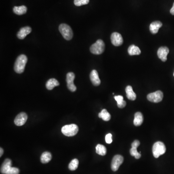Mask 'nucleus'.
Segmentation results:
<instances>
[{"instance_id":"nucleus-1","label":"nucleus","mask_w":174,"mask_h":174,"mask_svg":"<svg viewBox=\"0 0 174 174\" xmlns=\"http://www.w3.org/2000/svg\"><path fill=\"white\" fill-rule=\"evenodd\" d=\"M27 61L28 58L24 54L19 56L15 62V71L18 74H21L23 72Z\"/></svg>"},{"instance_id":"nucleus-2","label":"nucleus","mask_w":174,"mask_h":174,"mask_svg":"<svg viewBox=\"0 0 174 174\" xmlns=\"http://www.w3.org/2000/svg\"><path fill=\"white\" fill-rule=\"evenodd\" d=\"M105 44L103 40L99 39L90 47V51L93 54L100 55L103 53Z\"/></svg>"},{"instance_id":"nucleus-3","label":"nucleus","mask_w":174,"mask_h":174,"mask_svg":"<svg viewBox=\"0 0 174 174\" xmlns=\"http://www.w3.org/2000/svg\"><path fill=\"white\" fill-rule=\"evenodd\" d=\"M79 132V127L74 124L66 125L62 128V133L66 137H73Z\"/></svg>"},{"instance_id":"nucleus-4","label":"nucleus","mask_w":174,"mask_h":174,"mask_svg":"<svg viewBox=\"0 0 174 174\" xmlns=\"http://www.w3.org/2000/svg\"><path fill=\"white\" fill-rule=\"evenodd\" d=\"M166 147L163 142L158 141L154 143L152 147V153L154 157L158 158L160 156L165 153Z\"/></svg>"},{"instance_id":"nucleus-5","label":"nucleus","mask_w":174,"mask_h":174,"mask_svg":"<svg viewBox=\"0 0 174 174\" xmlns=\"http://www.w3.org/2000/svg\"><path fill=\"white\" fill-rule=\"evenodd\" d=\"M59 31L61 33L63 37L67 40H71L73 36L72 30L66 24L62 23L59 26Z\"/></svg>"},{"instance_id":"nucleus-6","label":"nucleus","mask_w":174,"mask_h":174,"mask_svg":"<svg viewBox=\"0 0 174 174\" xmlns=\"http://www.w3.org/2000/svg\"><path fill=\"white\" fill-rule=\"evenodd\" d=\"M163 94L162 91H158L155 92L150 93L147 96V100L153 103H159L163 99Z\"/></svg>"},{"instance_id":"nucleus-7","label":"nucleus","mask_w":174,"mask_h":174,"mask_svg":"<svg viewBox=\"0 0 174 174\" xmlns=\"http://www.w3.org/2000/svg\"><path fill=\"white\" fill-rule=\"evenodd\" d=\"M123 157L120 155H116L113 157L111 163V169L113 171H116L119 169L120 165L123 163Z\"/></svg>"},{"instance_id":"nucleus-8","label":"nucleus","mask_w":174,"mask_h":174,"mask_svg":"<svg viewBox=\"0 0 174 174\" xmlns=\"http://www.w3.org/2000/svg\"><path fill=\"white\" fill-rule=\"evenodd\" d=\"M75 78L74 73L72 72H69L66 75V82L67 88L70 91L74 92L77 90V87L74 85V80Z\"/></svg>"},{"instance_id":"nucleus-9","label":"nucleus","mask_w":174,"mask_h":174,"mask_svg":"<svg viewBox=\"0 0 174 174\" xmlns=\"http://www.w3.org/2000/svg\"><path fill=\"white\" fill-rule=\"evenodd\" d=\"M111 43L114 46L118 47L122 45L123 40L122 36L118 32H113L111 36Z\"/></svg>"},{"instance_id":"nucleus-10","label":"nucleus","mask_w":174,"mask_h":174,"mask_svg":"<svg viewBox=\"0 0 174 174\" xmlns=\"http://www.w3.org/2000/svg\"><path fill=\"white\" fill-rule=\"evenodd\" d=\"M28 119L27 115L24 112H21L17 116L15 119V124L18 126L23 125Z\"/></svg>"},{"instance_id":"nucleus-11","label":"nucleus","mask_w":174,"mask_h":174,"mask_svg":"<svg viewBox=\"0 0 174 174\" xmlns=\"http://www.w3.org/2000/svg\"><path fill=\"white\" fill-rule=\"evenodd\" d=\"M169 52V49L166 47H160L157 51V55L159 58L163 62H166L167 56Z\"/></svg>"},{"instance_id":"nucleus-12","label":"nucleus","mask_w":174,"mask_h":174,"mask_svg":"<svg viewBox=\"0 0 174 174\" xmlns=\"http://www.w3.org/2000/svg\"><path fill=\"white\" fill-rule=\"evenodd\" d=\"M90 79L93 85L98 86L100 84L101 80L99 79V75L97 71L95 70H93L90 74Z\"/></svg>"},{"instance_id":"nucleus-13","label":"nucleus","mask_w":174,"mask_h":174,"mask_svg":"<svg viewBox=\"0 0 174 174\" xmlns=\"http://www.w3.org/2000/svg\"><path fill=\"white\" fill-rule=\"evenodd\" d=\"M31 28H30L29 26L23 27L17 33V37L19 39H23L27 35L31 33Z\"/></svg>"},{"instance_id":"nucleus-14","label":"nucleus","mask_w":174,"mask_h":174,"mask_svg":"<svg viewBox=\"0 0 174 174\" xmlns=\"http://www.w3.org/2000/svg\"><path fill=\"white\" fill-rule=\"evenodd\" d=\"M11 168H12V161L9 159H6L2 165L1 168V172L2 174H6Z\"/></svg>"},{"instance_id":"nucleus-15","label":"nucleus","mask_w":174,"mask_h":174,"mask_svg":"<svg viewBox=\"0 0 174 174\" xmlns=\"http://www.w3.org/2000/svg\"><path fill=\"white\" fill-rule=\"evenodd\" d=\"M162 23L159 21H154L151 24L150 26V30L152 34H156L158 32L159 30L162 27Z\"/></svg>"},{"instance_id":"nucleus-16","label":"nucleus","mask_w":174,"mask_h":174,"mask_svg":"<svg viewBox=\"0 0 174 174\" xmlns=\"http://www.w3.org/2000/svg\"><path fill=\"white\" fill-rule=\"evenodd\" d=\"M125 91L128 99L132 100V101H134L136 99L137 95H136V94L134 93V91H133L132 86H127L125 89Z\"/></svg>"},{"instance_id":"nucleus-17","label":"nucleus","mask_w":174,"mask_h":174,"mask_svg":"<svg viewBox=\"0 0 174 174\" xmlns=\"http://www.w3.org/2000/svg\"><path fill=\"white\" fill-rule=\"evenodd\" d=\"M143 122V116L141 112H138L134 115V124L136 126L141 125Z\"/></svg>"},{"instance_id":"nucleus-18","label":"nucleus","mask_w":174,"mask_h":174,"mask_svg":"<svg viewBox=\"0 0 174 174\" xmlns=\"http://www.w3.org/2000/svg\"><path fill=\"white\" fill-rule=\"evenodd\" d=\"M129 54L131 56L139 55L141 54V50L138 47L132 45L128 49Z\"/></svg>"},{"instance_id":"nucleus-19","label":"nucleus","mask_w":174,"mask_h":174,"mask_svg":"<svg viewBox=\"0 0 174 174\" xmlns=\"http://www.w3.org/2000/svg\"><path fill=\"white\" fill-rule=\"evenodd\" d=\"M60 85L58 80L55 79H49L46 83V88L48 90H52L54 87L58 86Z\"/></svg>"},{"instance_id":"nucleus-20","label":"nucleus","mask_w":174,"mask_h":174,"mask_svg":"<svg viewBox=\"0 0 174 174\" xmlns=\"http://www.w3.org/2000/svg\"><path fill=\"white\" fill-rule=\"evenodd\" d=\"M27 8L25 6H15L13 8V12L15 14L18 15H23L27 12Z\"/></svg>"},{"instance_id":"nucleus-21","label":"nucleus","mask_w":174,"mask_h":174,"mask_svg":"<svg viewBox=\"0 0 174 174\" xmlns=\"http://www.w3.org/2000/svg\"><path fill=\"white\" fill-rule=\"evenodd\" d=\"M51 158H52V156H51V153L50 152L46 151L42 154L40 160L43 163H48L49 162H50Z\"/></svg>"},{"instance_id":"nucleus-22","label":"nucleus","mask_w":174,"mask_h":174,"mask_svg":"<svg viewBox=\"0 0 174 174\" xmlns=\"http://www.w3.org/2000/svg\"><path fill=\"white\" fill-rule=\"evenodd\" d=\"M115 99L117 102V105L119 108H122L125 107L126 103L125 101L123 100V97L121 95L115 96H114Z\"/></svg>"},{"instance_id":"nucleus-23","label":"nucleus","mask_w":174,"mask_h":174,"mask_svg":"<svg viewBox=\"0 0 174 174\" xmlns=\"http://www.w3.org/2000/svg\"><path fill=\"white\" fill-rule=\"evenodd\" d=\"M98 116L99 118H101L104 121H109L111 119V115L105 109L102 110V111L98 115Z\"/></svg>"},{"instance_id":"nucleus-24","label":"nucleus","mask_w":174,"mask_h":174,"mask_svg":"<svg viewBox=\"0 0 174 174\" xmlns=\"http://www.w3.org/2000/svg\"><path fill=\"white\" fill-rule=\"evenodd\" d=\"M96 152L101 156H104L107 154V149L104 146L98 144L96 146Z\"/></svg>"},{"instance_id":"nucleus-25","label":"nucleus","mask_w":174,"mask_h":174,"mask_svg":"<svg viewBox=\"0 0 174 174\" xmlns=\"http://www.w3.org/2000/svg\"><path fill=\"white\" fill-rule=\"evenodd\" d=\"M79 163V160L77 159H74L69 163V166H68L69 169L71 171L75 170L78 168Z\"/></svg>"},{"instance_id":"nucleus-26","label":"nucleus","mask_w":174,"mask_h":174,"mask_svg":"<svg viewBox=\"0 0 174 174\" xmlns=\"http://www.w3.org/2000/svg\"><path fill=\"white\" fill-rule=\"evenodd\" d=\"M130 153L132 156L134 157L135 159H138L141 157V154L138 152L137 148L132 147L130 150Z\"/></svg>"},{"instance_id":"nucleus-27","label":"nucleus","mask_w":174,"mask_h":174,"mask_svg":"<svg viewBox=\"0 0 174 174\" xmlns=\"http://www.w3.org/2000/svg\"><path fill=\"white\" fill-rule=\"evenodd\" d=\"M90 2V0H74V4L77 6L87 5Z\"/></svg>"},{"instance_id":"nucleus-28","label":"nucleus","mask_w":174,"mask_h":174,"mask_svg":"<svg viewBox=\"0 0 174 174\" xmlns=\"http://www.w3.org/2000/svg\"><path fill=\"white\" fill-rule=\"evenodd\" d=\"M19 170L16 168H12L8 170L6 174H19Z\"/></svg>"},{"instance_id":"nucleus-29","label":"nucleus","mask_w":174,"mask_h":174,"mask_svg":"<svg viewBox=\"0 0 174 174\" xmlns=\"http://www.w3.org/2000/svg\"><path fill=\"white\" fill-rule=\"evenodd\" d=\"M112 135L111 134H108L105 136V142L108 144H111L112 142Z\"/></svg>"},{"instance_id":"nucleus-30","label":"nucleus","mask_w":174,"mask_h":174,"mask_svg":"<svg viewBox=\"0 0 174 174\" xmlns=\"http://www.w3.org/2000/svg\"><path fill=\"white\" fill-rule=\"evenodd\" d=\"M140 142L138 140H135L132 144V147L134 148H138V146L140 145Z\"/></svg>"},{"instance_id":"nucleus-31","label":"nucleus","mask_w":174,"mask_h":174,"mask_svg":"<svg viewBox=\"0 0 174 174\" xmlns=\"http://www.w3.org/2000/svg\"><path fill=\"white\" fill-rule=\"evenodd\" d=\"M170 12V13H171L172 15H174V3H173V7H172Z\"/></svg>"},{"instance_id":"nucleus-32","label":"nucleus","mask_w":174,"mask_h":174,"mask_svg":"<svg viewBox=\"0 0 174 174\" xmlns=\"http://www.w3.org/2000/svg\"><path fill=\"white\" fill-rule=\"evenodd\" d=\"M0 152H1V153H0V157H2L3 153V150L2 147L0 148Z\"/></svg>"},{"instance_id":"nucleus-33","label":"nucleus","mask_w":174,"mask_h":174,"mask_svg":"<svg viewBox=\"0 0 174 174\" xmlns=\"http://www.w3.org/2000/svg\"></svg>"}]
</instances>
